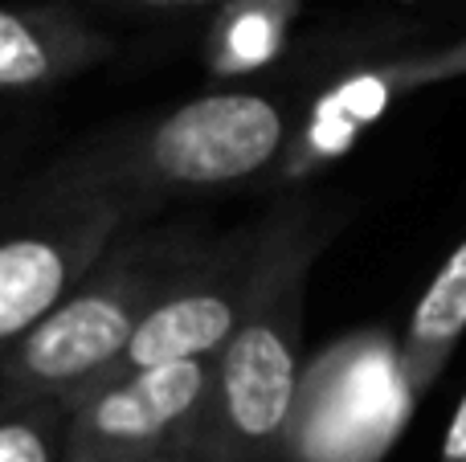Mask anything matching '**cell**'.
<instances>
[{"label":"cell","mask_w":466,"mask_h":462,"mask_svg":"<svg viewBox=\"0 0 466 462\" xmlns=\"http://www.w3.org/2000/svg\"><path fill=\"white\" fill-rule=\"evenodd\" d=\"M331 234L336 221L311 201H287L266 217L254 295L226 348L213 357L197 462H270L282 455L307 373V278Z\"/></svg>","instance_id":"6da1fadb"},{"label":"cell","mask_w":466,"mask_h":462,"mask_svg":"<svg viewBox=\"0 0 466 462\" xmlns=\"http://www.w3.org/2000/svg\"><path fill=\"white\" fill-rule=\"evenodd\" d=\"M295 131V115L279 95L226 86L90 139L49 172L139 217L168 196L218 193L266 176L287 164Z\"/></svg>","instance_id":"7a4b0ae2"},{"label":"cell","mask_w":466,"mask_h":462,"mask_svg":"<svg viewBox=\"0 0 466 462\" xmlns=\"http://www.w3.org/2000/svg\"><path fill=\"white\" fill-rule=\"evenodd\" d=\"M197 246L188 229H123L95 270L0 357V397L74 409L103 389Z\"/></svg>","instance_id":"3957f363"},{"label":"cell","mask_w":466,"mask_h":462,"mask_svg":"<svg viewBox=\"0 0 466 462\" xmlns=\"http://www.w3.org/2000/svg\"><path fill=\"white\" fill-rule=\"evenodd\" d=\"M127 226L123 205L66 185L54 172L0 209V357L95 270Z\"/></svg>","instance_id":"277c9868"},{"label":"cell","mask_w":466,"mask_h":462,"mask_svg":"<svg viewBox=\"0 0 466 462\" xmlns=\"http://www.w3.org/2000/svg\"><path fill=\"white\" fill-rule=\"evenodd\" d=\"M418 406L401 344L380 327L331 344L303 373L282 462H380Z\"/></svg>","instance_id":"5b68a950"},{"label":"cell","mask_w":466,"mask_h":462,"mask_svg":"<svg viewBox=\"0 0 466 462\" xmlns=\"http://www.w3.org/2000/svg\"><path fill=\"white\" fill-rule=\"evenodd\" d=\"M213 360L123 373L70 409L62 462H197Z\"/></svg>","instance_id":"8992f818"},{"label":"cell","mask_w":466,"mask_h":462,"mask_svg":"<svg viewBox=\"0 0 466 462\" xmlns=\"http://www.w3.org/2000/svg\"><path fill=\"white\" fill-rule=\"evenodd\" d=\"M266 246V221L241 229V234L218 237L193 250V258L180 266V275L168 283L147 319L139 324L119 373H139V368H160L177 360H213L233 327L241 324L249 295L258 283ZM111 377V381H115Z\"/></svg>","instance_id":"52a82bcc"},{"label":"cell","mask_w":466,"mask_h":462,"mask_svg":"<svg viewBox=\"0 0 466 462\" xmlns=\"http://www.w3.org/2000/svg\"><path fill=\"white\" fill-rule=\"evenodd\" d=\"M466 74V33L442 41L430 49H405L397 57H372V62L344 70L315 95V103L307 106V123L295 131V144L287 152V172L315 168V164L331 160V156L348 152L360 139V131H369L372 123H380L389 115V106H397L413 90L438 86Z\"/></svg>","instance_id":"ba28073f"},{"label":"cell","mask_w":466,"mask_h":462,"mask_svg":"<svg viewBox=\"0 0 466 462\" xmlns=\"http://www.w3.org/2000/svg\"><path fill=\"white\" fill-rule=\"evenodd\" d=\"M111 54L115 41L74 0L0 5V95L70 82Z\"/></svg>","instance_id":"9c48e42d"},{"label":"cell","mask_w":466,"mask_h":462,"mask_svg":"<svg viewBox=\"0 0 466 462\" xmlns=\"http://www.w3.org/2000/svg\"><path fill=\"white\" fill-rule=\"evenodd\" d=\"M462 332H466V237L451 250L442 270L430 278L426 295L418 299V307L410 311V324H405L401 360L418 401L446 373Z\"/></svg>","instance_id":"30bf717a"},{"label":"cell","mask_w":466,"mask_h":462,"mask_svg":"<svg viewBox=\"0 0 466 462\" xmlns=\"http://www.w3.org/2000/svg\"><path fill=\"white\" fill-rule=\"evenodd\" d=\"M303 0H229L213 13L209 54L221 70L258 65L282 41V29L299 13Z\"/></svg>","instance_id":"8fae6325"},{"label":"cell","mask_w":466,"mask_h":462,"mask_svg":"<svg viewBox=\"0 0 466 462\" xmlns=\"http://www.w3.org/2000/svg\"><path fill=\"white\" fill-rule=\"evenodd\" d=\"M70 409L0 397V462H62Z\"/></svg>","instance_id":"7c38bea8"},{"label":"cell","mask_w":466,"mask_h":462,"mask_svg":"<svg viewBox=\"0 0 466 462\" xmlns=\"http://www.w3.org/2000/svg\"><path fill=\"white\" fill-rule=\"evenodd\" d=\"M90 5L106 8L119 16H147V21H172V16H201L218 13L229 0H90Z\"/></svg>","instance_id":"4fadbf2b"},{"label":"cell","mask_w":466,"mask_h":462,"mask_svg":"<svg viewBox=\"0 0 466 462\" xmlns=\"http://www.w3.org/2000/svg\"><path fill=\"white\" fill-rule=\"evenodd\" d=\"M413 5L421 8V21L466 33V0H413Z\"/></svg>","instance_id":"5bb4252c"},{"label":"cell","mask_w":466,"mask_h":462,"mask_svg":"<svg viewBox=\"0 0 466 462\" xmlns=\"http://www.w3.org/2000/svg\"><path fill=\"white\" fill-rule=\"evenodd\" d=\"M438 462H466V393L459 397V406H454V414H451V426H446Z\"/></svg>","instance_id":"9a60e30c"}]
</instances>
